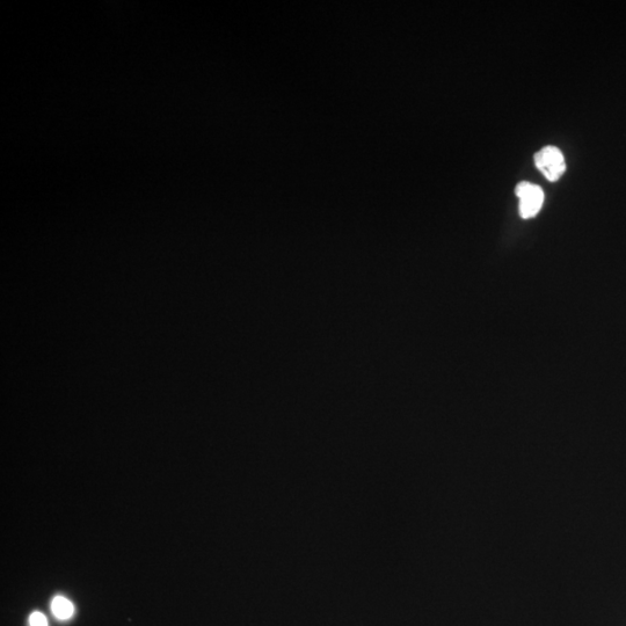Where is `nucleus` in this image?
Masks as SVG:
<instances>
[{
	"mask_svg": "<svg viewBox=\"0 0 626 626\" xmlns=\"http://www.w3.org/2000/svg\"><path fill=\"white\" fill-rule=\"evenodd\" d=\"M535 164L551 183L557 181L566 171L563 152L556 147H545L535 155Z\"/></svg>",
	"mask_w": 626,
	"mask_h": 626,
	"instance_id": "f257e3e1",
	"label": "nucleus"
},
{
	"mask_svg": "<svg viewBox=\"0 0 626 626\" xmlns=\"http://www.w3.org/2000/svg\"><path fill=\"white\" fill-rule=\"evenodd\" d=\"M515 194L520 199V214L524 220L540 213L544 203V193L540 186L522 181L516 186Z\"/></svg>",
	"mask_w": 626,
	"mask_h": 626,
	"instance_id": "f03ea898",
	"label": "nucleus"
},
{
	"mask_svg": "<svg viewBox=\"0 0 626 626\" xmlns=\"http://www.w3.org/2000/svg\"><path fill=\"white\" fill-rule=\"evenodd\" d=\"M52 611L58 620L67 621L74 615V604L64 596H56L52 602Z\"/></svg>",
	"mask_w": 626,
	"mask_h": 626,
	"instance_id": "7ed1b4c3",
	"label": "nucleus"
},
{
	"mask_svg": "<svg viewBox=\"0 0 626 626\" xmlns=\"http://www.w3.org/2000/svg\"><path fill=\"white\" fill-rule=\"evenodd\" d=\"M29 624H31V626H48L46 616L39 613V611H36V613H33L31 617H29Z\"/></svg>",
	"mask_w": 626,
	"mask_h": 626,
	"instance_id": "20e7f679",
	"label": "nucleus"
}]
</instances>
